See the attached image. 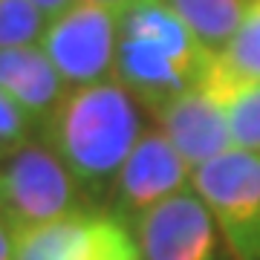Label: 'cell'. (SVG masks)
<instances>
[{"mask_svg": "<svg viewBox=\"0 0 260 260\" xmlns=\"http://www.w3.org/2000/svg\"><path fill=\"white\" fill-rule=\"evenodd\" d=\"M145 127L142 104L116 78H107L67 90L41 133L93 197L110 191Z\"/></svg>", "mask_w": 260, "mask_h": 260, "instance_id": "6da1fadb", "label": "cell"}, {"mask_svg": "<svg viewBox=\"0 0 260 260\" xmlns=\"http://www.w3.org/2000/svg\"><path fill=\"white\" fill-rule=\"evenodd\" d=\"M15 260H139V246L121 217L78 211L23 232Z\"/></svg>", "mask_w": 260, "mask_h": 260, "instance_id": "ba28073f", "label": "cell"}, {"mask_svg": "<svg viewBox=\"0 0 260 260\" xmlns=\"http://www.w3.org/2000/svg\"><path fill=\"white\" fill-rule=\"evenodd\" d=\"M153 124L168 136L177 153L191 168H200L234 148L220 104L203 87H191L150 113Z\"/></svg>", "mask_w": 260, "mask_h": 260, "instance_id": "9c48e42d", "label": "cell"}, {"mask_svg": "<svg viewBox=\"0 0 260 260\" xmlns=\"http://www.w3.org/2000/svg\"><path fill=\"white\" fill-rule=\"evenodd\" d=\"M0 90H6L35 119L38 127H44V121L55 113L70 87L58 75L41 44H35L0 49Z\"/></svg>", "mask_w": 260, "mask_h": 260, "instance_id": "30bf717a", "label": "cell"}, {"mask_svg": "<svg viewBox=\"0 0 260 260\" xmlns=\"http://www.w3.org/2000/svg\"><path fill=\"white\" fill-rule=\"evenodd\" d=\"M191 177L194 168L179 156L156 124H148L107 191L110 214L130 223L150 205L191 188Z\"/></svg>", "mask_w": 260, "mask_h": 260, "instance_id": "52a82bcc", "label": "cell"}, {"mask_svg": "<svg viewBox=\"0 0 260 260\" xmlns=\"http://www.w3.org/2000/svg\"><path fill=\"white\" fill-rule=\"evenodd\" d=\"M214 52L165 0H142L119 15L113 78L148 113L200 87Z\"/></svg>", "mask_w": 260, "mask_h": 260, "instance_id": "7a4b0ae2", "label": "cell"}, {"mask_svg": "<svg viewBox=\"0 0 260 260\" xmlns=\"http://www.w3.org/2000/svg\"><path fill=\"white\" fill-rule=\"evenodd\" d=\"M203 197L232 260H260V153L232 148L194 168Z\"/></svg>", "mask_w": 260, "mask_h": 260, "instance_id": "277c9868", "label": "cell"}, {"mask_svg": "<svg viewBox=\"0 0 260 260\" xmlns=\"http://www.w3.org/2000/svg\"><path fill=\"white\" fill-rule=\"evenodd\" d=\"M49 20L32 0H0V49L35 47Z\"/></svg>", "mask_w": 260, "mask_h": 260, "instance_id": "4fadbf2b", "label": "cell"}, {"mask_svg": "<svg viewBox=\"0 0 260 260\" xmlns=\"http://www.w3.org/2000/svg\"><path fill=\"white\" fill-rule=\"evenodd\" d=\"M229 67H234L237 73L254 75L260 78V9L249 6V15L243 20L240 32L229 41V47L220 52Z\"/></svg>", "mask_w": 260, "mask_h": 260, "instance_id": "5bb4252c", "label": "cell"}, {"mask_svg": "<svg viewBox=\"0 0 260 260\" xmlns=\"http://www.w3.org/2000/svg\"><path fill=\"white\" fill-rule=\"evenodd\" d=\"M127 225L139 260H223V234L194 188L150 205Z\"/></svg>", "mask_w": 260, "mask_h": 260, "instance_id": "8992f818", "label": "cell"}, {"mask_svg": "<svg viewBox=\"0 0 260 260\" xmlns=\"http://www.w3.org/2000/svg\"><path fill=\"white\" fill-rule=\"evenodd\" d=\"M12 148H18V145H9V142L0 139V162H3V159H6V156L12 153Z\"/></svg>", "mask_w": 260, "mask_h": 260, "instance_id": "d6986e66", "label": "cell"}, {"mask_svg": "<svg viewBox=\"0 0 260 260\" xmlns=\"http://www.w3.org/2000/svg\"><path fill=\"white\" fill-rule=\"evenodd\" d=\"M251 6H257V9H260V0H251Z\"/></svg>", "mask_w": 260, "mask_h": 260, "instance_id": "ffe728a7", "label": "cell"}, {"mask_svg": "<svg viewBox=\"0 0 260 260\" xmlns=\"http://www.w3.org/2000/svg\"><path fill=\"white\" fill-rule=\"evenodd\" d=\"M32 3L47 15V20H55V18H61L67 9H73L78 0H32Z\"/></svg>", "mask_w": 260, "mask_h": 260, "instance_id": "e0dca14e", "label": "cell"}, {"mask_svg": "<svg viewBox=\"0 0 260 260\" xmlns=\"http://www.w3.org/2000/svg\"><path fill=\"white\" fill-rule=\"evenodd\" d=\"M18 240H20L18 229L0 214V260H15V254H18Z\"/></svg>", "mask_w": 260, "mask_h": 260, "instance_id": "2e32d148", "label": "cell"}, {"mask_svg": "<svg viewBox=\"0 0 260 260\" xmlns=\"http://www.w3.org/2000/svg\"><path fill=\"white\" fill-rule=\"evenodd\" d=\"M41 49L49 55L70 90L107 81L116 70L119 15L93 0H78L61 18L49 20Z\"/></svg>", "mask_w": 260, "mask_h": 260, "instance_id": "5b68a950", "label": "cell"}, {"mask_svg": "<svg viewBox=\"0 0 260 260\" xmlns=\"http://www.w3.org/2000/svg\"><path fill=\"white\" fill-rule=\"evenodd\" d=\"M87 191L44 139H29L0 162V214L18 234L58 223L84 208Z\"/></svg>", "mask_w": 260, "mask_h": 260, "instance_id": "3957f363", "label": "cell"}, {"mask_svg": "<svg viewBox=\"0 0 260 260\" xmlns=\"http://www.w3.org/2000/svg\"><path fill=\"white\" fill-rule=\"evenodd\" d=\"M200 87L220 104L234 148L260 153V78L237 73L214 52Z\"/></svg>", "mask_w": 260, "mask_h": 260, "instance_id": "8fae6325", "label": "cell"}, {"mask_svg": "<svg viewBox=\"0 0 260 260\" xmlns=\"http://www.w3.org/2000/svg\"><path fill=\"white\" fill-rule=\"evenodd\" d=\"M35 119L12 99L6 90H0V139L9 145H23V142L35 139Z\"/></svg>", "mask_w": 260, "mask_h": 260, "instance_id": "9a60e30c", "label": "cell"}, {"mask_svg": "<svg viewBox=\"0 0 260 260\" xmlns=\"http://www.w3.org/2000/svg\"><path fill=\"white\" fill-rule=\"evenodd\" d=\"M93 3H99V6H107V9L116 12V15H124V12L133 9L136 3H142V0H93Z\"/></svg>", "mask_w": 260, "mask_h": 260, "instance_id": "ac0fdd59", "label": "cell"}, {"mask_svg": "<svg viewBox=\"0 0 260 260\" xmlns=\"http://www.w3.org/2000/svg\"><path fill=\"white\" fill-rule=\"evenodd\" d=\"M171 9L188 23L203 47L223 52L249 15L251 0H165Z\"/></svg>", "mask_w": 260, "mask_h": 260, "instance_id": "7c38bea8", "label": "cell"}]
</instances>
